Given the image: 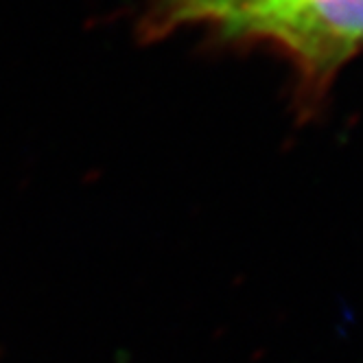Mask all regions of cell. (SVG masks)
Returning a JSON list of instances; mask_svg holds the SVG:
<instances>
[{
	"label": "cell",
	"instance_id": "obj_1",
	"mask_svg": "<svg viewBox=\"0 0 363 363\" xmlns=\"http://www.w3.org/2000/svg\"><path fill=\"white\" fill-rule=\"evenodd\" d=\"M138 31L149 42L203 31L219 44L267 48L289 64L308 110L363 53V0H149Z\"/></svg>",
	"mask_w": 363,
	"mask_h": 363
}]
</instances>
